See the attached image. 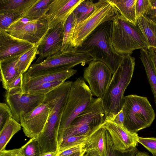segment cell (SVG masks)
<instances>
[{
  "instance_id": "cell-17",
  "label": "cell",
  "mask_w": 156,
  "mask_h": 156,
  "mask_svg": "<svg viewBox=\"0 0 156 156\" xmlns=\"http://www.w3.org/2000/svg\"><path fill=\"white\" fill-rule=\"evenodd\" d=\"M71 69L64 70L50 71L32 75L23 74V90L25 92L29 89L43 83L58 80L65 81L77 72Z\"/></svg>"
},
{
  "instance_id": "cell-41",
  "label": "cell",
  "mask_w": 156,
  "mask_h": 156,
  "mask_svg": "<svg viewBox=\"0 0 156 156\" xmlns=\"http://www.w3.org/2000/svg\"><path fill=\"white\" fill-rule=\"evenodd\" d=\"M124 119V113L122 109L119 112L114 116L111 121L118 124L123 126Z\"/></svg>"
},
{
  "instance_id": "cell-35",
  "label": "cell",
  "mask_w": 156,
  "mask_h": 156,
  "mask_svg": "<svg viewBox=\"0 0 156 156\" xmlns=\"http://www.w3.org/2000/svg\"><path fill=\"white\" fill-rule=\"evenodd\" d=\"M138 143L142 145L152 153L153 156L156 155V137L138 138Z\"/></svg>"
},
{
  "instance_id": "cell-34",
  "label": "cell",
  "mask_w": 156,
  "mask_h": 156,
  "mask_svg": "<svg viewBox=\"0 0 156 156\" xmlns=\"http://www.w3.org/2000/svg\"><path fill=\"white\" fill-rule=\"evenodd\" d=\"M12 118L11 110L7 104L0 103V130L2 129L7 121Z\"/></svg>"
},
{
  "instance_id": "cell-45",
  "label": "cell",
  "mask_w": 156,
  "mask_h": 156,
  "mask_svg": "<svg viewBox=\"0 0 156 156\" xmlns=\"http://www.w3.org/2000/svg\"><path fill=\"white\" fill-rule=\"evenodd\" d=\"M134 156H150L147 153L138 151Z\"/></svg>"
},
{
  "instance_id": "cell-14",
  "label": "cell",
  "mask_w": 156,
  "mask_h": 156,
  "mask_svg": "<svg viewBox=\"0 0 156 156\" xmlns=\"http://www.w3.org/2000/svg\"><path fill=\"white\" fill-rule=\"evenodd\" d=\"M49 109L43 102L31 112L25 114L20 119V124L25 135L31 138H37L48 120Z\"/></svg>"
},
{
  "instance_id": "cell-36",
  "label": "cell",
  "mask_w": 156,
  "mask_h": 156,
  "mask_svg": "<svg viewBox=\"0 0 156 156\" xmlns=\"http://www.w3.org/2000/svg\"><path fill=\"white\" fill-rule=\"evenodd\" d=\"M150 5L149 0H137L136 8L137 18L146 16Z\"/></svg>"
},
{
  "instance_id": "cell-8",
  "label": "cell",
  "mask_w": 156,
  "mask_h": 156,
  "mask_svg": "<svg viewBox=\"0 0 156 156\" xmlns=\"http://www.w3.org/2000/svg\"><path fill=\"white\" fill-rule=\"evenodd\" d=\"M117 11L108 0H99L95 2L93 13L75 28L73 40V47L80 46L85 38L100 24L112 21Z\"/></svg>"
},
{
  "instance_id": "cell-46",
  "label": "cell",
  "mask_w": 156,
  "mask_h": 156,
  "mask_svg": "<svg viewBox=\"0 0 156 156\" xmlns=\"http://www.w3.org/2000/svg\"><path fill=\"white\" fill-rule=\"evenodd\" d=\"M83 156H92L91 155H90L89 154H88V153H86L83 155Z\"/></svg>"
},
{
  "instance_id": "cell-20",
  "label": "cell",
  "mask_w": 156,
  "mask_h": 156,
  "mask_svg": "<svg viewBox=\"0 0 156 156\" xmlns=\"http://www.w3.org/2000/svg\"><path fill=\"white\" fill-rule=\"evenodd\" d=\"M140 58L144 67L156 106V69L148 49L140 50Z\"/></svg>"
},
{
  "instance_id": "cell-21",
  "label": "cell",
  "mask_w": 156,
  "mask_h": 156,
  "mask_svg": "<svg viewBox=\"0 0 156 156\" xmlns=\"http://www.w3.org/2000/svg\"><path fill=\"white\" fill-rule=\"evenodd\" d=\"M127 21L136 26V8L137 0H108Z\"/></svg>"
},
{
  "instance_id": "cell-23",
  "label": "cell",
  "mask_w": 156,
  "mask_h": 156,
  "mask_svg": "<svg viewBox=\"0 0 156 156\" xmlns=\"http://www.w3.org/2000/svg\"><path fill=\"white\" fill-rule=\"evenodd\" d=\"M54 0H37L22 14L21 17L30 20H36L44 18Z\"/></svg>"
},
{
  "instance_id": "cell-22",
  "label": "cell",
  "mask_w": 156,
  "mask_h": 156,
  "mask_svg": "<svg viewBox=\"0 0 156 156\" xmlns=\"http://www.w3.org/2000/svg\"><path fill=\"white\" fill-rule=\"evenodd\" d=\"M136 26L140 29L149 46L156 50V23L146 16L137 18Z\"/></svg>"
},
{
  "instance_id": "cell-44",
  "label": "cell",
  "mask_w": 156,
  "mask_h": 156,
  "mask_svg": "<svg viewBox=\"0 0 156 156\" xmlns=\"http://www.w3.org/2000/svg\"><path fill=\"white\" fill-rule=\"evenodd\" d=\"M86 153V150L75 153L71 156H83Z\"/></svg>"
},
{
  "instance_id": "cell-18",
  "label": "cell",
  "mask_w": 156,
  "mask_h": 156,
  "mask_svg": "<svg viewBox=\"0 0 156 156\" xmlns=\"http://www.w3.org/2000/svg\"><path fill=\"white\" fill-rule=\"evenodd\" d=\"M106 132L103 125L92 131L86 142V153L92 156H106Z\"/></svg>"
},
{
  "instance_id": "cell-42",
  "label": "cell",
  "mask_w": 156,
  "mask_h": 156,
  "mask_svg": "<svg viewBox=\"0 0 156 156\" xmlns=\"http://www.w3.org/2000/svg\"><path fill=\"white\" fill-rule=\"evenodd\" d=\"M148 50L154 61L156 69V50L152 47H150Z\"/></svg>"
},
{
  "instance_id": "cell-16",
  "label": "cell",
  "mask_w": 156,
  "mask_h": 156,
  "mask_svg": "<svg viewBox=\"0 0 156 156\" xmlns=\"http://www.w3.org/2000/svg\"><path fill=\"white\" fill-rule=\"evenodd\" d=\"M35 44L13 36L0 28V61L23 54Z\"/></svg>"
},
{
  "instance_id": "cell-33",
  "label": "cell",
  "mask_w": 156,
  "mask_h": 156,
  "mask_svg": "<svg viewBox=\"0 0 156 156\" xmlns=\"http://www.w3.org/2000/svg\"><path fill=\"white\" fill-rule=\"evenodd\" d=\"M107 152L106 156H117L110 135L107 130L106 132ZM138 151L136 147L130 149L128 151L122 153L121 156H134Z\"/></svg>"
},
{
  "instance_id": "cell-19",
  "label": "cell",
  "mask_w": 156,
  "mask_h": 156,
  "mask_svg": "<svg viewBox=\"0 0 156 156\" xmlns=\"http://www.w3.org/2000/svg\"><path fill=\"white\" fill-rule=\"evenodd\" d=\"M19 55L0 61V80L2 87L7 90L9 85L22 74L18 70L17 63Z\"/></svg>"
},
{
  "instance_id": "cell-37",
  "label": "cell",
  "mask_w": 156,
  "mask_h": 156,
  "mask_svg": "<svg viewBox=\"0 0 156 156\" xmlns=\"http://www.w3.org/2000/svg\"><path fill=\"white\" fill-rule=\"evenodd\" d=\"M23 74H22L9 85L6 91L10 94L23 92Z\"/></svg>"
},
{
  "instance_id": "cell-28",
  "label": "cell",
  "mask_w": 156,
  "mask_h": 156,
  "mask_svg": "<svg viewBox=\"0 0 156 156\" xmlns=\"http://www.w3.org/2000/svg\"><path fill=\"white\" fill-rule=\"evenodd\" d=\"M37 48V45H35L20 57L17 66L19 71L22 73L23 74L27 71L32 62L35 59Z\"/></svg>"
},
{
  "instance_id": "cell-11",
  "label": "cell",
  "mask_w": 156,
  "mask_h": 156,
  "mask_svg": "<svg viewBox=\"0 0 156 156\" xmlns=\"http://www.w3.org/2000/svg\"><path fill=\"white\" fill-rule=\"evenodd\" d=\"M45 95L17 92L5 94L6 101L10 107L12 118L18 122L25 114L31 112L42 103Z\"/></svg>"
},
{
  "instance_id": "cell-25",
  "label": "cell",
  "mask_w": 156,
  "mask_h": 156,
  "mask_svg": "<svg viewBox=\"0 0 156 156\" xmlns=\"http://www.w3.org/2000/svg\"><path fill=\"white\" fill-rule=\"evenodd\" d=\"M21 126L12 118L7 121L0 132V152L5 150L6 146L12 136L19 131Z\"/></svg>"
},
{
  "instance_id": "cell-4",
  "label": "cell",
  "mask_w": 156,
  "mask_h": 156,
  "mask_svg": "<svg viewBox=\"0 0 156 156\" xmlns=\"http://www.w3.org/2000/svg\"><path fill=\"white\" fill-rule=\"evenodd\" d=\"M93 95L82 77L73 82L60 125L58 139L59 146L68 126L92 102Z\"/></svg>"
},
{
  "instance_id": "cell-13",
  "label": "cell",
  "mask_w": 156,
  "mask_h": 156,
  "mask_svg": "<svg viewBox=\"0 0 156 156\" xmlns=\"http://www.w3.org/2000/svg\"><path fill=\"white\" fill-rule=\"evenodd\" d=\"M65 22H62L53 28L48 29L37 45V55L39 57L34 63H39L45 58L61 51Z\"/></svg>"
},
{
  "instance_id": "cell-24",
  "label": "cell",
  "mask_w": 156,
  "mask_h": 156,
  "mask_svg": "<svg viewBox=\"0 0 156 156\" xmlns=\"http://www.w3.org/2000/svg\"><path fill=\"white\" fill-rule=\"evenodd\" d=\"M37 0H0V12L22 14Z\"/></svg>"
},
{
  "instance_id": "cell-43",
  "label": "cell",
  "mask_w": 156,
  "mask_h": 156,
  "mask_svg": "<svg viewBox=\"0 0 156 156\" xmlns=\"http://www.w3.org/2000/svg\"><path fill=\"white\" fill-rule=\"evenodd\" d=\"M58 151L43 154H41L40 156H57L58 154Z\"/></svg>"
},
{
  "instance_id": "cell-31",
  "label": "cell",
  "mask_w": 156,
  "mask_h": 156,
  "mask_svg": "<svg viewBox=\"0 0 156 156\" xmlns=\"http://www.w3.org/2000/svg\"><path fill=\"white\" fill-rule=\"evenodd\" d=\"M20 149L23 156H40L41 154L40 145L37 138H31Z\"/></svg>"
},
{
  "instance_id": "cell-26",
  "label": "cell",
  "mask_w": 156,
  "mask_h": 156,
  "mask_svg": "<svg viewBox=\"0 0 156 156\" xmlns=\"http://www.w3.org/2000/svg\"><path fill=\"white\" fill-rule=\"evenodd\" d=\"M75 28V20L73 15L71 13L65 23L64 37L61 51H73V40Z\"/></svg>"
},
{
  "instance_id": "cell-27",
  "label": "cell",
  "mask_w": 156,
  "mask_h": 156,
  "mask_svg": "<svg viewBox=\"0 0 156 156\" xmlns=\"http://www.w3.org/2000/svg\"><path fill=\"white\" fill-rule=\"evenodd\" d=\"M95 8V3L92 0H83L72 12L75 20V27L79 23L89 16Z\"/></svg>"
},
{
  "instance_id": "cell-3",
  "label": "cell",
  "mask_w": 156,
  "mask_h": 156,
  "mask_svg": "<svg viewBox=\"0 0 156 156\" xmlns=\"http://www.w3.org/2000/svg\"><path fill=\"white\" fill-rule=\"evenodd\" d=\"M112 21V43L118 54L131 55L135 50L150 48L140 29L126 20L118 10Z\"/></svg>"
},
{
  "instance_id": "cell-15",
  "label": "cell",
  "mask_w": 156,
  "mask_h": 156,
  "mask_svg": "<svg viewBox=\"0 0 156 156\" xmlns=\"http://www.w3.org/2000/svg\"><path fill=\"white\" fill-rule=\"evenodd\" d=\"M83 0H54L44 18L48 29H51L67 19Z\"/></svg>"
},
{
  "instance_id": "cell-30",
  "label": "cell",
  "mask_w": 156,
  "mask_h": 156,
  "mask_svg": "<svg viewBox=\"0 0 156 156\" xmlns=\"http://www.w3.org/2000/svg\"><path fill=\"white\" fill-rule=\"evenodd\" d=\"M92 131L90 133L86 135L72 136L63 140L59 146L58 153L73 146L86 142Z\"/></svg>"
},
{
  "instance_id": "cell-39",
  "label": "cell",
  "mask_w": 156,
  "mask_h": 156,
  "mask_svg": "<svg viewBox=\"0 0 156 156\" xmlns=\"http://www.w3.org/2000/svg\"><path fill=\"white\" fill-rule=\"evenodd\" d=\"M150 7L146 16L156 23V0H149Z\"/></svg>"
},
{
  "instance_id": "cell-5",
  "label": "cell",
  "mask_w": 156,
  "mask_h": 156,
  "mask_svg": "<svg viewBox=\"0 0 156 156\" xmlns=\"http://www.w3.org/2000/svg\"><path fill=\"white\" fill-rule=\"evenodd\" d=\"M122 108L123 126L129 131L137 132L151 126L155 114L147 97L136 94L124 97Z\"/></svg>"
},
{
  "instance_id": "cell-1",
  "label": "cell",
  "mask_w": 156,
  "mask_h": 156,
  "mask_svg": "<svg viewBox=\"0 0 156 156\" xmlns=\"http://www.w3.org/2000/svg\"><path fill=\"white\" fill-rule=\"evenodd\" d=\"M112 21H106L92 31L78 47L73 48L76 52L86 53L94 60L101 61L109 68L113 74L122 58L113 46L111 36Z\"/></svg>"
},
{
  "instance_id": "cell-6",
  "label": "cell",
  "mask_w": 156,
  "mask_h": 156,
  "mask_svg": "<svg viewBox=\"0 0 156 156\" xmlns=\"http://www.w3.org/2000/svg\"><path fill=\"white\" fill-rule=\"evenodd\" d=\"M105 119L101 98H94L90 105L67 127L62 140L71 136L90 133L95 128L102 125Z\"/></svg>"
},
{
  "instance_id": "cell-38",
  "label": "cell",
  "mask_w": 156,
  "mask_h": 156,
  "mask_svg": "<svg viewBox=\"0 0 156 156\" xmlns=\"http://www.w3.org/2000/svg\"><path fill=\"white\" fill-rule=\"evenodd\" d=\"M85 145L86 142L72 147L58 153L57 156H71L75 153L86 150Z\"/></svg>"
},
{
  "instance_id": "cell-9",
  "label": "cell",
  "mask_w": 156,
  "mask_h": 156,
  "mask_svg": "<svg viewBox=\"0 0 156 156\" xmlns=\"http://www.w3.org/2000/svg\"><path fill=\"white\" fill-rule=\"evenodd\" d=\"M48 29L44 18L32 20L21 17L4 30L13 36L37 45Z\"/></svg>"
},
{
  "instance_id": "cell-2",
  "label": "cell",
  "mask_w": 156,
  "mask_h": 156,
  "mask_svg": "<svg viewBox=\"0 0 156 156\" xmlns=\"http://www.w3.org/2000/svg\"><path fill=\"white\" fill-rule=\"evenodd\" d=\"M135 58L130 55H122V58L113 74L108 86L101 98L106 119L112 120L122 109L124 93L134 72Z\"/></svg>"
},
{
  "instance_id": "cell-7",
  "label": "cell",
  "mask_w": 156,
  "mask_h": 156,
  "mask_svg": "<svg viewBox=\"0 0 156 156\" xmlns=\"http://www.w3.org/2000/svg\"><path fill=\"white\" fill-rule=\"evenodd\" d=\"M93 60L92 57L84 53L73 50L60 51L39 63L32 64L24 73L32 75L48 71L69 69L79 64H89Z\"/></svg>"
},
{
  "instance_id": "cell-40",
  "label": "cell",
  "mask_w": 156,
  "mask_h": 156,
  "mask_svg": "<svg viewBox=\"0 0 156 156\" xmlns=\"http://www.w3.org/2000/svg\"><path fill=\"white\" fill-rule=\"evenodd\" d=\"M0 156H23L21 153L20 148L5 150L0 152Z\"/></svg>"
},
{
  "instance_id": "cell-32",
  "label": "cell",
  "mask_w": 156,
  "mask_h": 156,
  "mask_svg": "<svg viewBox=\"0 0 156 156\" xmlns=\"http://www.w3.org/2000/svg\"><path fill=\"white\" fill-rule=\"evenodd\" d=\"M22 14L13 12H0V28L5 30L21 17Z\"/></svg>"
},
{
  "instance_id": "cell-29",
  "label": "cell",
  "mask_w": 156,
  "mask_h": 156,
  "mask_svg": "<svg viewBox=\"0 0 156 156\" xmlns=\"http://www.w3.org/2000/svg\"><path fill=\"white\" fill-rule=\"evenodd\" d=\"M65 82L63 80H58L43 83L29 89L24 92L46 95Z\"/></svg>"
},
{
  "instance_id": "cell-10",
  "label": "cell",
  "mask_w": 156,
  "mask_h": 156,
  "mask_svg": "<svg viewBox=\"0 0 156 156\" xmlns=\"http://www.w3.org/2000/svg\"><path fill=\"white\" fill-rule=\"evenodd\" d=\"M83 71V77L93 94L97 98L104 95L111 80L112 73L104 62L93 60Z\"/></svg>"
},
{
  "instance_id": "cell-12",
  "label": "cell",
  "mask_w": 156,
  "mask_h": 156,
  "mask_svg": "<svg viewBox=\"0 0 156 156\" xmlns=\"http://www.w3.org/2000/svg\"><path fill=\"white\" fill-rule=\"evenodd\" d=\"M103 126L108 132L116 151L124 153L138 145L137 133L131 132L108 119H105Z\"/></svg>"
}]
</instances>
